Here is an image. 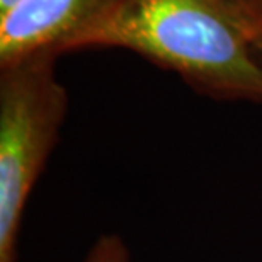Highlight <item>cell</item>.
<instances>
[{"mask_svg":"<svg viewBox=\"0 0 262 262\" xmlns=\"http://www.w3.org/2000/svg\"><path fill=\"white\" fill-rule=\"evenodd\" d=\"M262 0H121L83 48H124L196 92L262 104Z\"/></svg>","mask_w":262,"mask_h":262,"instance_id":"6da1fadb","label":"cell"},{"mask_svg":"<svg viewBox=\"0 0 262 262\" xmlns=\"http://www.w3.org/2000/svg\"><path fill=\"white\" fill-rule=\"evenodd\" d=\"M55 60L38 56L0 68V262H17L26 203L67 114Z\"/></svg>","mask_w":262,"mask_h":262,"instance_id":"7a4b0ae2","label":"cell"},{"mask_svg":"<svg viewBox=\"0 0 262 262\" xmlns=\"http://www.w3.org/2000/svg\"><path fill=\"white\" fill-rule=\"evenodd\" d=\"M121 0H19L0 14V68L80 50Z\"/></svg>","mask_w":262,"mask_h":262,"instance_id":"3957f363","label":"cell"},{"mask_svg":"<svg viewBox=\"0 0 262 262\" xmlns=\"http://www.w3.org/2000/svg\"><path fill=\"white\" fill-rule=\"evenodd\" d=\"M83 262H129V250L118 235H102Z\"/></svg>","mask_w":262,"mask_h":262,"instance_id":"277c9868","label":"cell"},{"mask_svg":"<svg viewBox=\"0 0 262 262\" xmlns=\"http://www.w3.org/2000/svg\"><path fill=\"white\" fill-rule=\"evenodd\" d=\"M17 2H19V0H0V14L5 12V10L10 9L12 5H15Z\"/></svg>","mask_w":262,"mask_h":262,"instance_id":"5b68a950","label":"cell"},{"mask_svg":"<svg viewBox=\"0 0 262 262\" xmlns=\"http://www.w3.org/2000/svg\"><path fill=\"white\" fill-rule=\"evenodd\" d=\"M255 46H257L259 53L262 55V34H259V38H257V41H255Z\"/></svg>","mask_w":262,"mask_h":262,"instance_id":"8992f818","label":"cell"}]
</instances>
